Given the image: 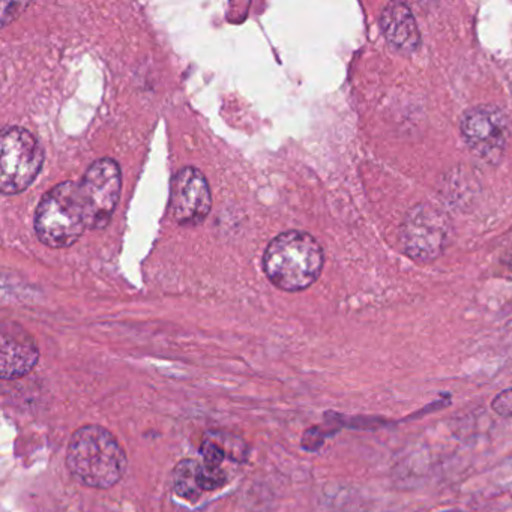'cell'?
Masks as SVG:
<instances>
[{"label": "cell", "instance_id": "1", "mask_svg": "<svg viewBox=\"0 0 512 512\" xmlns=\"http://www.w3.org/2000/svg\"><path fill=\"white\" fill-rule=\"evenodd\" d=\"M67 467L80 484L107 490L124 476L127 455L109 430L101 425H85L71 436Z\"/></svg>", "mask_w": 512, "mask_h": 512}, {"label": "cell", "instance_id": "2", "mask_svg": "<svg viewBox=\"0 0 512 512\" xmlns=\"http://www.w3.org/2000/svg\"><path fill=\"white\" fill-rule=\"evenodd\" d=\"M263 269L274 286L286 292H301L322 274L323 250L305 232H284L266 248Z\"/></svg>", "mask_w": 512, "mask_h": 512}, {"label": "cell", "instance_id": "3", "mask_svg": "<svg viewBox=\"0 0 512 512\" xmlns=\"http://www.w3.org/2000/svg\"><path fill=\"white\" fill-rule=\"evenodd\" d=\"M88 212L79 182L67 181L47 191L35 212V232L50 248H67L82 238Z\"/></svg>", "mask_w": 512, "mask_h": 512}, {"label": "cell", "instance_id": "4", "mask_svg": "<svg viewBox=\"0 0 512 512\" xmlns=\"http://www.w3.org/2000/svg\"><path fill=\"white\" fill-rule=\"evenodd\" d=\"M44 151L38 140L25 128H5L0 152V190L19 194L28 190L40 175Z\"/></svg>", "mask_w": 512, "mask_h": 512}, {"label": "cell", "instance_id": "5", "mask_svg": "<svg viewBox=\"0 0 512 512\" xmlns=\"http://www.w3.org/2000/svg\"><path fill=\"white\" fill-rule=\"evenodd\" d=\"M79 184L89 229H104L112 220L121 197V167L112 158H101L86 170Z\"/></svg>", "mask_w": 512, "mask_h": 512}, {"label": "cell", "instance_id": "6", "mask_svg": "<svg viewBox=\"0 0 512 512\" xmlns=\"http://www.w3.org/2000/svg\"><path fill=\"white\" fill-rule=\"evenodd\" d=\"M451 224L440 209L418 205L401 224V244L412 259L430 262L437 259L449 241Z\"/></svg>", "mask_w": 512, "mask_h": 512}, {"label": "cell", "instance_id": "7", "mask_svg": "<svg viewBox=\"0 0 512 512\" xmlns=\"http://www.w3.org/2000/svg\"><path fill=\"white\" fill-rule=\"evenodd\" d=\"M461 134L476 157L497 164L505 154L511 127L499 107L478 106L464 113Z\"/></svg>", "mask_w": 512, "mask_h": 512}, {"label": "cell", "instance_id": "8", "mask_svg": "<svg viewBox=\"0 0 512 512\" xmlns=\"http://www.w3.org/2000/svg\"><path fill=\"white\" fill-rule=\"evenodd\" d=\"M212 208L211 188L205 175L196 167H185L173 178L170 209L181 226H197Z\"/></svg>", "mask_w": 512, "mask_h": 512}, {"label": "cell", "instance_id": "9", "mask_svg": "<svg viewBox=\"0 0 512 512\" xmlns=\"http://www.w3.org/2000/svg\"><path fill=\"white\" fill-rule=\"evenodd\" d=\"M40 350L34 338L17 323H5L0 337V374L2 379H19L34 370Z\"/></svg>", "mask_w": 512, "mask_h": 512}, {"label": "cell", "instance_id": "10", "mask_svg": "<svg viewBox=\"0 0 512 512\" xmlns=\"http://www.w3.org/2000/svg\"><path fill=\"white\" fill-rule=\"evenodd\" d=\"M227 475L221 467H211L196 460H184L176 466L173 485L178 496L194 500L206 491L226 484Z\"/></svg>", "mask_w": 512, "mask_h": 512}, {"label": "cell", "instance_id": "11", "mask_svg": "<svg viewBox=\"0 0 512 512\" xmlns=\"http://www.w3.org/2000/svg\"><path fill=\"white\" fill-rule=\"evenodd\" d=\"M380 28L386 41L404 53H413L421 46V34L415 17L407 5L401 2L389 4L380 16Z\"/></svg>", "mask_w": 512, "mask_h": 512}, {"label": "cell", "instance_id": "12", "mask_svg": "<svg viewBox=\"0 0 512 512\" xmlns=\"http://www.w3.org/2000/svg\"><path fill=\"white\" fill-rule=\"evenodd\" d=\"M493 410L502 416H512V388L494 398Z\"/></svg>", "mask_w": 512, "mask_h": 512}, {"label": "cell", "instance_id": "13", "mask_svg": "<svg viewBox=\"0 0 512 512\" xmlns=\"http://www.w3.org/2000/svg\"><path fill=\"white\" fill-rule=\"evenodd\" d=\"M508 266H509V268H511V269H512V253H511V254H509Z\"/></svg>", "mask_w": 512, "mask_h": 512}]
</instances>
